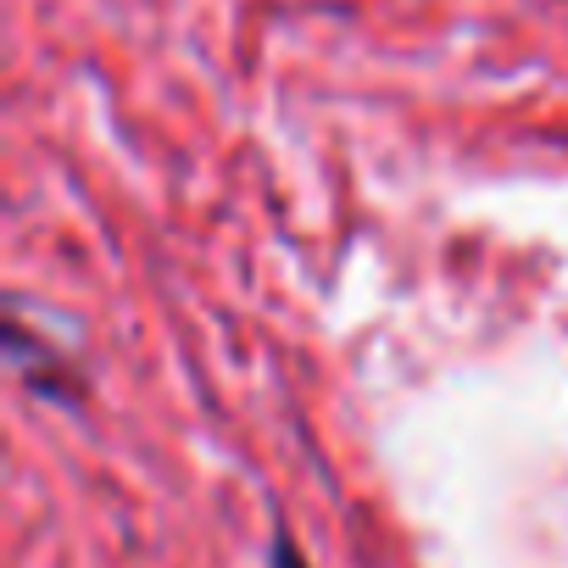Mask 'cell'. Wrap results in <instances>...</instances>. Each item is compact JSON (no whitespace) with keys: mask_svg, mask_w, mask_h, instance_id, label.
I'll return each instance as SVG.
<instances>
[{"mask_svg":"<svg viewBox=\"0 0 568 568\" xmlns=\"http://www.w3.org/2000/svg\"><path fill=\"white\" fill-rule=\"evenodd\" d=\"M267 568H313V562L296 551V540H291V535L278 529V535H273V551H267Z\"/></svg>","mask_w":568,"mask_h":568,"instance_id":"obj_1","label":"cell"}]
</instances>
